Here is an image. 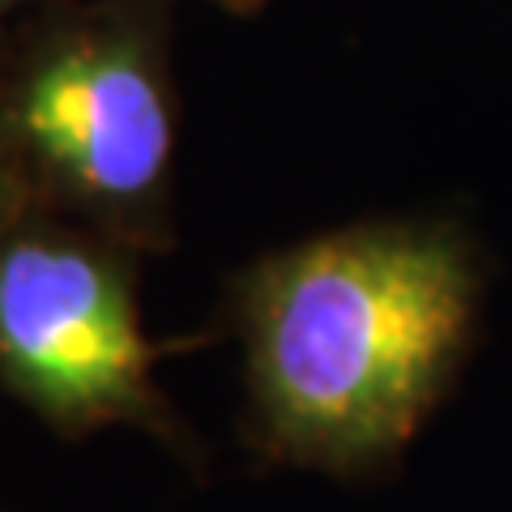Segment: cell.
Instances as JSON below:
<instances>
[{
    "instance_id": "1",
    "label": "cell",
    "mask_w": 512,
    "mask_h": 512,
    "mask_svg": "<svg viewBox=\"0 0 512 512\" xmlns=\"http://www.w3.org/2000/svg\"><path fill=\"white\" fill-rule=\"evenodd\" d=\"M478 291L444 222H359L256 261L239 333L265 448L333 474L389 461L453 380Z\"/></svg>"
},
{
    "instance_id": "2",
    "label": "cell",
    "mask_w": 512,
    "mask_h": 512,
    "mask_svg": "<svg viewBox=\"0 0 512 512\" xmlns=\"http://www.w3.org/2000/svg\"><path fill=\"white\" fill-rule=\"evenodd\" d=\"M0 167L30 210L137 256L171 248L175 99L137 0H39L0 22Z\"/></svg>"
},
{
    "instance_id": "3",
    "label": "cell",
    "mask_w": 512,
    "mask_h": 512,
    "mask_svg": "<svg viewBox=\"0 0 512 512\" xmlns=\"http://www.w3.org/2000/svg\"><path fill=\"white\" fill-rule=\"evenodd\" d=\"M137 252L82 222L26 210L0 235V389L56 436L128 427L180 444L154 380Z\"/></svg>"
},
{
    "instance_id": "4",
    "label": "cell",
    "mask_w": 512,
    "mask_h": 512,
    "mask_svg": "<svg viewBox=\"0 0 512 512\" xmlns=\"http://www.w3.org/2000/svg\"><path fill=\"white\" fill-rule=\"evenodd\" d=\"M26 210H30V205L22 201L18 184H13V180H9V171L0 167V235H5V231H9L13 222H18Z\"/></svg>"
},
{
    "instance_id": "5",
    "label": "cell",
    "mask_w": 512,
    "mask_h": 512,
    "mask_svg": "<svg viewBox=\"0 0 512 512\" xmlns=\"http://www.w3.org/2000/svg\"><path fill=\"white\" fill-rule=\"evenodd\" d=\"M30 5H39V0H0V22H9L13 13H22V9H30Z\"/></svg>"
}]
</instances>
